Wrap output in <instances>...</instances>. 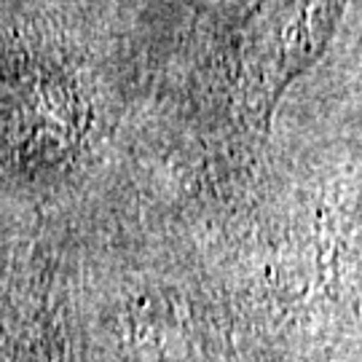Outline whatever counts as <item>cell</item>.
Returning <instances> with one entry per match:
<instances>
[]
</instances>
